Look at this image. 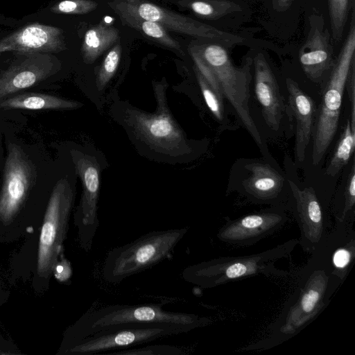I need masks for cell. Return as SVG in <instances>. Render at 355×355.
Segmentation results:
<instances>
[{
	"label": "cell",
	"mask_w": 355,
	"mask_h": 355,
	"mask_svg": "<svg viewBox=\"0 0 355 355\" xmlns=\"http://www.w3.org/2000/svg\"><path fill=\"white\" fill-rule=\"evenodd\" d=\"M299 287L288 300L272 327V334L261 345L290 338L310 323L328 304L331 295L342 282L325 268L309 260Z\"/></svg>",
	"instance_id": "obj_1"
},
{
	"label": "cell",
	"mask_w": 355,
	"mask_h": 355,
	"mask_svg": "<svg viewBox=\"0 0 355 355\" xmlns=\"http://www.w3.org/2000/svg\"><path fill=\"white\" fill-rule=\"evenodd\" d=\"M189 228L152 231L114 248L104 259L102 277L107 283L119 284L158 264L170 257Z\"/></svg>",
	"instance_id": "obj_2"
},
{
	"label": "cell",
	"mask_w": 355,
	"mask_h": 355,
	"mask_svg": "<svg viewBox=\"0 0 355 355\" xmlns=\"http://www.w3.org/2000/svg\"><path fill=\"white\" fill-rule=\"evenodd\" d=\"M298 243V239H291L256 254L204 261L186 267L182 277L190 284L207 289L254 275L277 274L275 263L288 257Z\"/></svg>",
	"instance_id": "obj_3"
},
{
	"label": "cell",
	"mask_w": 355,
	"mask_h": 355,
	"mask_svg": "<svg viewBox=\"0 0 355 355\" xmlns=\"http://www.w3.org/2000/svg\"><path fill=\"white\" fill-rule=\"evenodd\" d=\"M166 85H153L157 102L154 113L133 107L125 109L123 121L138 139L152 150L168 157L178 158L191 153L184 132L173 117L166 97Z\"/></svg>",
	"instance_id": "obj_4"
},
{
	"label": "cell",
	"mask_w": 355,
	"mask_h": 355,
	"mask_svg": "<svg viewBox=\"0 0 355 355\" xmlns=\"http://www.w3.org/2000/svg\"><path fill=\"white\" fill-rule=\"evenodd\" d=\"M355 21L353 10L350 27L338 57L331 69L315 117L313 131L312 163L322 159L338 128L342 98L351 65L355 61Z\"/></svg>",
	"instance_id": "obj_5"
},
{
	"label": "cell",
	"mask_w": 355,
	"mask_h": 355,
	"mask_svg": "<svg viewBox=\"0 0 355 355\" xmlns=\"http://www.w3.org/2000/svg\"><path fill=\"white\" fill-rule=\"evenodd\" d=\"M204 316L164 310L160 304H114L89 310L76 323L74 340L128 324H170L194 329L211 324Z\"/></svg>",
	"instance_id": "obj_6"
},
{
	"label": "cell",
	"mask_w": 355,
	"mask_h": 355,
	"mask_svg": "<svg viewBox=\"0 0 355 355\" xmlns=\"http://www.w3.org/2000/svg\"><path fill=\"white\" fill-rule=\"evenodd\" d=\"M212 70L223 98H226L239 119L263 153L266 149L249 107L251 68L253 60L247 58L241 67L232 61L225 46L211 44L199 52Z\"/></svg>",
	"instance_id": "obj_7"
},
{
	"label": "cell",
	"mask_w": 355,
	"mask_h": 355,
	"mask_svg": "<svg viewBox=\"0 0 355 355\" xmlns=\"http://www.w3.org/2000/svg\"><path fill=\"white\" fill-rule=\"evenodd\" d=\"M74 198L69 180L60 179L51 191L40 231L37 271L41 277H49L55 269L67 236Z\"/></svg>",
	"instance_id": "obj_8"
},
{
	"label": "cell",
	"mask_w": 355,
	"mask_h": 355,
	"mask_svg": "<svg viewBox=\"0 0 355 355\" xmlns=\"http://www.w3.org/2000/svg\"><path fill=\"white\" fill-rule=\"evenodd\" d=\"M191 329L170 324H128L110 327L74 340L64 354L91 355L121 350Z\"/></svg>",
	"instance_id": "obj_9"
},
{
	"label": "cell",
	"mask_w": 355,
	"mask_h": 355,
	"mask_svg": "<svg viewBox=\"0 0 355 355\" xmlns=\"http://www.w3.org/2000/svg\"><path fill=\"white\" fill-rule=\"evenodd\" d=\"M34 163L24 150L13 143L8 144L0 195V221L10 223L21 208L37 180Z\"/></svg>",
	"instance_id": "obj_10"
},
{
	"label": "cell",
	"mask_w": 355,
	"mask_h": 355,
	"mask_svg": "<svg viewBox=\"0 0 355 355\" xmlns=\"http://www.w3.org/2000/svg\"><path fill=\"white\" fill-rule=\"evenodd\" d=\"M76 171L82 182L83 192L75 215L80 247L92 250L99 227L98 200L100 188V167L96 159L77 150L70 151Z\"/></svg>",
	"instance_id": "obj_11"
},
{
	"label": "cell",
	"mask_w": 355,
	"mask_h": 355,
	"mask_svg": "<svg viewBox=\"0 0 355 355\" xmlns=\"http://www.w3.org/2000/svg\"><path fill=\"white\" fill-rule=\"evenodd\" d=\"M132 11L142 19L159 24L165 29L197 38L215 40L219 44L231 47L242 44L245 38L184 17L149 2L123 0Z\"/></svg>",
	"instance_id": "obj_12"
},
{
	"label": "cell",
	"mask_w": 355,
	"mask_h": 355,
	"mask_svg": "<svg viewBox=\"0 0 355 355\" xmlns=\"http://www.w3.org/2000/svg\"><path fill=\"white\" fill-rule=\"evenodd\" d=\"M287 220L283 209H266L228 220L216 236L220 241L232 245H252L282 228Z\"/></svg>",
	"instance_id": "obj_13"
},
{
	"label": "cell",
	"mask_w": 355,
	"mask_h": 355,
	"mask_svg": "<svg viewBox=\"0 0 355 355\" xmlns=\"http://www.w3.org/2000/svg\"><path fill=\"white\" fill-rule=\"evenodd\" d=\"M22 55L0 73V101L35 86L60 68L58 60L48 53Z\"/></svg>",
	"instance_id": "obj_14"
},
{
	"label": "cell",
	"mask_w": 355,
	"mask_h": 355,
	"mask_svg": "<svg viewBox=\"0 0 355 355\" xmlns=\"http://www.w3.org/2000/svg\"><path fill=\"white\" fill-rule=\"evenodd\" d=\"M349 221V217L337 221L334 229L327 234L310 259L342 282L355 258V233Z\"/></svg>",
	"instance_id": "obj_15"
},
{
	"label": "cell",
	"mask_w": 355,
	"mask_h": 355,
	"mask_svg": "<svg viewBox=\"0 0 355 355\" xmlns=\"http://www.w3.org/2000/svg\"><path fill=\"white\" fill-rule=\"evenodd\" d=\"M295 201L294 214L300 231L299 243L304 251L313 254L326 236L329 225L313 187L300 189L288 180Z\"/></svg>",
	"instance_id": "obj_16"
},
{
	"label": "cell",
	"mask_w": 355,
	"mask_h": 355,
	"mask_svg": "<svg viewBox=\"0 0 355 355\" xmlns=\"http://www.w3.org/2000/svg\"><path fill=\"white\" fill-rule=\"evenodd\" d=\"M306 40L299 51V60L307 77L320 82L332 68L335 60L331 35L325 27L322 15L312 14L309 17Z\"/></svg>",
	"instance_id": "obj_17"
},
{
	"label": "cell",
	"mask_w": 355,
	"mask_h": 355,
	"mask_svg": "<svg viewBox=\"0 0 355 355\" xmlns=\"http://www.w3.org/2000/svg\"><path fill=\"white\" fill-rule=\"evenodd\" d=\"M64 48L61 29L40 24L26 26L0 40V53L14 51L19 55H27L58 52Z\"/></svg>",
	"instance_id": "obj_18"
},
{
	"label": "cell",
	"mask_w": 355,
	"mask_h": 355,
	"mask_svg": "<svg viewBox=\"0 0 355 355\" xmlns=\"http://www.w3.org/2000/svg\"><path fill=\"white\" fill-rule=\"evenodd\" d=\"M253 62L256 98L266 123L271 130L277 131L286 112V104L275 74L264 55L258 53Z\"/></svg>",
	"instance_id": "obj_19"
},
{
	"label": "cell",
	"mask_w": 355,
	"mask_h": 355,
	"mask_svg": "<svg viewBox=\"0 0 355 355\" xmlns=\"http://www.w3.org/2000/svg\"><path fill=\"white\" fill-rule=\"evenodd\" d=\"M288 103L286 112L294 123L295 155L298 163L305 159L306 150L313 135L315 108L311 98L291 78L286 79Z\"/></svg>",
	"instance_id": "obj_20"
},
{
	"label": "cell",
	"mask_w": 355,
	"mask_h": 355,
	"mask_svg": "<svg viewBox=\"0 0 355 355\" xmlns=\"http://www.w3.org/2000/svg\"><path fill=\"white\" fill-rule=\"evenodd\" d=\"M249 176L243 182L245 194L260 203L277 201L284 186V178L268 164L254 162L246 166Z\"/></svg>",
	"instance_id": "obj_21"
},
{
	"label": "cell",
	"mask_w": 355,
	"mask_h": 355,
	"mask_svg": "<svg viewBox=\"0 0 355 355\" xmlns=\"http://www.w3.org/2000/svg\"><path fill=\"white\" fill-rule=\"evenodd\" d=\"M82 106L83 104L78 101L34 92L19 94L0 101V109L6 110H67L78 109Z\"/></svg>",
	"instance_id": "obj_22"
},
{
	"label": "cell",
	"mask_w": 355,
	"mask_h": 355,
	"mask_svg": "<svg viewBox=\"0 0 355 355\" xmlns=\"http://www.w3.org/2000/svg\"><path fill=\"white\" fill-rule=\"evenodd\" d=\"M109 5L125 24L137 28L166 46L182 51L180 44L169 35L162 26L157 22L141 18L128 8L123 0H116L110 2Z\"/></svg>",
	"instance_id": "obj_23"
},
{
	"label": "cell",
	"mask_w": 355,
	"mask_h": 355,
	"mask_svg": "<svg viewBox=\"0 0 355 355\" xmlns=\"http://www.w3.org/2000/svg\"><path fill=\"white\" fill-rule=\"evenodd\" d=\"M119 37V33L115 27L103 23L87 30L82 46L84 62L93 63L105 51L115 44Z\"/></svg>",
	"instance_id": "obj_24"
},
{
	"label": "cell",
	"mask_w": 355,
	"mask_h": 355,
	"mask_svg": "<svg viewBox=\"0 0 355 355\" xmlns=\"http://www.w3.org/2000/svg\"><path fill=\"white\" fill-rule=\"evenodd\" d=\"M354 146L355 128L352 127L349 118L334 153L326 168V175H336L349 162L354 153Z\"/></svg>",
	"instance_id": "obj_25"
},
{
	"label": "cell",
	"mask_w": 355,
	"mask_h": 355,
	"mask_svg": "<svg viewBox=\"0 0 355 355\" xmlns=\"http://www.w3.org/2000/svg\"><path fill=\"white\" fill-rule=\"evenodd\" d=\"M193 12L198 15L211 19L220 18L241 10V6L229 0H196L189 3Z\"/></svg>",
	"instance_id": "obj_26"
},
{
	"label": "cell",
	"mask_w": 355,
	"mask_h": 355,
	"mask_svg": "<svg viewBox=\"0 0 355 355\" xmlns=\"http://www.w3.org/2000/svg\"><path fill=\"white\" fill-rule=\"evenodd\" d=\"M354 0H328V8L332 39L340 42L346 26L349 11Z\"/></svg>",
	"instance_id": "obj_27"
},
{
	"label": "cell",
	"mask_w": 355,
	"mask_h": 355,
	"mask_svg": "<svg viewBox=\"0 0 355 355\" xmlns=\"http://www.w3.org/2000/svg\"><path fill=\"white\" fill-rule=\"evenodd\" d=\"M120 44L113 47L106 55L96 75V87L99 92L104 89L115 74L121 59Z\"/></svg>",
	"instance_id": "obj_28"
},
{
	"label": "cell",
	"mask_w": 355,
	"mask_h": 355,
	"mask_svg": "<svg viewBox=\"0 0 355 355\" xmlns=\"http://www.w3.org/2000/svg\"><path fill=\"white\" fill-rule=\"evenodd\" d=\"M195 72L207 106L214 117L223 122L225 120L223 99L219 96L196 68Z\"/></svg>",
	"instance_id": "obj_29"
},
{
	"label": "cell",
	"mask_w": 355,
	"mask_h": 355,
	"mask_svg": "<svg viewBox=\"0 0 355 355\" xmlns=\"http://www.w3.org/2000/svg\"><path fill=\"white\" fill-rule=\"evenodd\" d=\"M116 355H182V348L170 345H151L136 348H127L109 353Z\"/></svg>",
	"instance_id": "obj_30"
},
{
	"label": "cell",
	"mask_w": 355,
	"mask_h": 355,
	"mask_svg": "<svg viewBox=\"0 0 355 355\" xmlns=\"http://www.w3.org/2000/svg\"><path fill=\"white\" fill-rule=\"evenodd\" d=\"M98 4L92 0H64L55 5L52 12L67 14H86L97 7Z\"/></svg>",
	"instance_id": "obj_31"
},
{
	"label": "cell",
	"mask_w": 355,
	"mask_h": 355,
	"mask_svg": "<svg viewBox=\"0 0 355 355\" xmlns=\"http://www.w3.org/2000/svg\"><path fill=\"white\" fill-rule=\"evenodd\" d=\"M345 201L337 221H343L349 216V213L353 210L355 205V167L352 165L348 176L347 186L345 191Z\"/></svg>",
	"instance_id": "obj_32"
},
{
	"label": "cell",
	"mask_w": 355,
	"mask_h": 355,
	"mask_svg": "<svg viewBox=\"0 0 355 355\" xmlns=\"http://www.w3.org/2000/svg\"><path fill=\"white\" fill-rule=\"evenodd\" d=\"M192 57L196 67V68L198 69V71L211 85V87L216 91L219 96L224 99L212 70L202 58L200 53L199 52H193Z\"/></svg>",
	"instance_id": "obj_33"
},
{
	"label": "cell",
	"mask_w": 355,
	"mask_h": 355,
	"mask_svg": "<svg viewBox=\"0 0 355 355\" xmlns=\"http://www.w3.org/2000/svg\"><path fill=\"white\" fill-rule=\"evenodd\" d=\"M349 101V120L352 128H355V61L351 65L345 84Z\"/></svg>",
	"instance_id": "obj_34"
},
{
	"label": "cell",
	"mask_w": 355,
	"mask_h": 355,
	"mask_svg": "<svg viewBox=\"0 0 355 355\" xmlns=\"http://www.w3.org/2000/svg\"><path fill=\"white\" fill-rule=\"evenodd\" d=\"M294 0H272V3L276 10L282 11L287 9Z\"/></svg>",
	"instance_id": "obj_35"
},
{
	"label": "cell",
	"mask_w": 355,
	"mask_h": 355,
	"mask_svg": "<svg viewBox=\"0 0 355 355\" xmlns=\"http://www.w3.org/2000/svg\"><path fill=\"white\" fill-rule=\"evenodd\" d=\"M0 354H1V352H0Z\"/></svg>",
	"instance_id": "obj_36"
}]
</instances>
